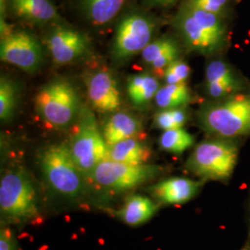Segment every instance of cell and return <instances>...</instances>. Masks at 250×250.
<instances>
[{
    "instance_id": "f546056e",
    "label": "cell",
    "mask_w": 250,
    "mask_h": 250,
    "mask_svg": "<svg viewBox=\"0 0 250 250\" xmlns=\"http://www.w3.org/2000/svg\"><path fill=\"white\" fill-rule=\"evenodd\" d=\"M154 1L160 5H162V3H163V0H154Z\"/></svg>"
},
{
    "instance_id": "4316f807",
    "label": "cell",
    "mask_w": 250,
    "mask_h": 250,
    "mask_svg": "<svg viewBox=\"0 0 250 250\" xmlns=\"http://www.w3.org/2000/svg\"><path fill=\"white\" fill-rule=\"evenodd\" d=\"M191 74V69L188 63L177 60L171 63L165 70L163 78L166 84L185 83Z\"/></svg>"
},
{
    "instance_id": "30bf717a",
    "label": "cell",
    "mask_w": 250,
    "mask_h": 250,
    "mask_svg": "<svg viewBox=\"0 0 250 250\" xmlns=\"http://www.w3.org/2000/svg\"><path fill=\"white\" fill-rule=\"evenodd\" d=\"M0 58L24 72H35L43 62L44 55L35 36L20 31L1 37Z\"/></svg>"
},
{
    "instance_id": "8fae6325",
    "label": "cell",
    "mask_w": 250,
    "mask_h": 250,
    "mask_svg": "<svg viewBox=\"0 0 250 250\" xmlns=\"http://www.w3.org/2000/svg\"><path fill=\"white\" fill-rule=\"evenodd\" d=\"M205 89L212 100L222 99L244 91V82L231 64L221 59L212 60L206 68Z\"/></svg>"
},
{
    "instance_id": "3957f363",
    "label": "cell",
    "mask_w": 250,
    "mask_h": 250,
    "mask_svg": "<svg viewBox=\"0 0 250 250\" xmlns=\"http://www.w3.org/2000/svg\"><path fill=\"white\" fill-rule=\"evenodd\" d=\"M0 210L14 223H27L39 217L36 186L23 168L7 171L0 182Z\"/></svg>"
},
{
    "instance_id": "ffe728a7",
    "label": "cell",
    "mask_w": 250,
    "mask_h": 250,
    "mask_svg": "<svg viewBox=\"0 0 250 250\" xmlns=\"http://www.w3.org/2000/svg\"><path fill=\"white\" fill-rule=\"evenodd\" d=\"M125 2V0H83V9L94 24L103 25L116 16Z\"/></svg>"
},
{
    "instance_id": "9a60e30c",
    "label": "cell",
    "mask_w": 250,
    "mask_h": 250,
    "mask_svg": "<svg viewBox=\"0 0 250 250\" xmlns=\"http://www.w3.org/2000/svg\"><path fill=\"white\" fill-rule=\"evenodd\" d=\"M143 126L138 118L126 112H114L103 128V136L108 146L129 138H134L142 132Z\"/></svg>"
},
{
    "instance_id": "e0dca14e",
    "label": "cell",
    "mask_w": 250,
    "mask_h": 250,
    "mask_svg": "<svg viewBox=\"0 0 250 250\" xmlns=\"http://www.w3.org/2000/svg\"><path fill=\"white\" fill-rule=\"evenodd\" d=\"M150 156V148L136 137L112 145L107 151V160L133 165L146 164Z\"/></svg>"
},
{
    "instance_id": "d4e9b609",
    "label": "cell",
    "mask_w": 250,
    "mask_h": 250,
    "mask_svg": "<svg viewBox=\"0 0 250 250\" xmlns=\"http://www.w3.org/2000/svg\"><path fill=\"white\" fill-rule=\"evenodd\" d=\"M188 122V114L182 108L161 109L153 120L154 127L163 131L183 128Z\"/></svg>"
},
{
    "instance_id": "603a6c76",
    "label": "cell",
    "mask_w": 250,
    "mask_h": 250,
    "mask_svg": "<svg viewBox=\"0 0 250 250\" xmlns=\"http://www.w3.org/2000/svg\"><path fill=\"white\" fill-rule=\"evenodd\" d=\"M142 59L144 62L151 65L161 58L169 55H179L178 44L171 38L163 37L152 41L142 51Z\"/></svg>"
},
{
    "instance_id": "7c38bea8",
    "label": "cell",
    "mask_w": 250,
    "mask_h": 250,
    "mask_svg": "<svg viewBox=\"0 0 250 250\" xmlns=\"http://www.w3.org/2000/svg\"><path fill=\"white\" fill-rule=\"evenodd\" d=\"M46 45L57 64H68L85 52L87 43L78 31L71 28H56L47 36Z\"/></svg>"
},
{
    "instance_id": "ba28073f",
    "label": "cell",
    "mask_w": 250,
    "mask_h": 250,
    "mask_svg": "<svg viewBox=\"0 0 250 250\" xmlns=\"http://www.w3.org/2000/svg\"><path fill=\"white\" fill-rule=\"evenodd\" d=\"M161 172V167L156 165H133L107 159L99 163L89 179L100 188L124 192L143 185Z\"/></svg>"
},
{
    "instance_id": "83f0119b",
    "label": "cell",
    "mask_w": 250,
    "mask_h": 250,
    "mask_svg": "<svg viewBox=\"0 0 250 250\" xmlns=\"http://www.w3.org/2000/svg\"><path fill=\"white\" fill-rule=\"evenodd\" d=\"M0 250H17V244L11 230L4 227L0 232Z\"/></svg>"
},
{
    "instance_id": "9c48e42d",
    "label": "cell",
    "mask_w": 250,
    "mask_h": 250,
    "mask_svg": "<svg viewBox=\"0 0 250 250\" xmlns=\"http://www.w3.org/2000/svg\"><path fill=\"white\" fill-rule=\"evenodd\" d=\"M155 23L151 19L134 14L124 19L117 29L113 54L118 60H126L142 53L151 43Z\"/></svg>"
},
{
    "instance_id": "d6986e66",
    "label": "cell",
    "mask_w": 250,
    "mask_h": 250,
    "mask_svg": "<svg viewBox=\"0 0 250 250\" xmlns=\"http://www.w3.org/2000/svg\"><path fill=\"white\" fill-rule=\"evenodd\" d=\"M161 88L158 79L150 74L131 76L127 83V93L131 101L137 107L148 104Z\"/></svg>"
},
{
    "instance_id": "7a4b0ae2",
    "label": "cell",
    "mask_w": 250,
    "mask_h": 250,
    "mask_svg": "<svg viewBox=\"0 0 250 250\" xmlns=\"http://www.w3.org/2000/svg\"><path fill=\"white\" fill-rule=\"evenodd\" d=\"M197 119L205 132L222 138L250 134V91L205 103L199 108Z\"/></svg>"
},
{
    "instance_id": "2e32d148",
    "label": "cell",
    "mask_w": 250,
    "mask_h": 250,
    "mask_svg": "<svg viewBox=\"0 0 250 250\" xmlns=\"http://www.w3.org/2000/svg\"><path fill=\"white\" fill-rule=\"evenodd\" d=\"M159 209V205L149 197L133 195L127 197L117 216L130 226H138L148 222Z\"/></svg>"
},
{
    "instance_id": "44dd1931",
    "label": "cell",
    "mask_w": 250,
    "mask_h": 250,
    "mask_svg": "<svg viewBox=\"0 0 250 250\" xmlns=\"http://www.w3.org/2000/svg\"><path fill=\"white\" fill-rule=\"evenodd\" d=\"M192 99L190 89L185 83L177 84H165L161 87L156 97V105L161 109H171L180 107L188 104Z\"/></svg>"
},
{
    "instance_id": "4fadbf2b",
    "label": "cell",
    "mask_w": 250,
    "mask_h": 250,
    "mask_svg": "<svg viewBox=\"0 0 250 250\" xmlns=\"http://www.w3.org/2000/svg\"><path fill=\"white\" fill-rule=\"evenodd\" d=\"M87 94L91 105L100 112H115L121 106V94L116 80L107 71H99L90 76Z\"/></svg>"
},
{
    "instance_id": "5b68a950",
    "label": "cell",
    "mask_w": 250,
    "mask_h": 250,
    "mask_svg": "<svg viewBox=\"0 0 250 250\" xmlns=\"http://www.w3.org/2000/svg\"><path fill=\"white\" fill-rule=\"evenodd\" d=\"M46 183L56 193L68 198L80 197L84 189V175L72 159L68 143L50 145L39 157Z\"/></svg>"
},
{
    "instance_id": "484cf974",
    "label": "cell",
    "mask_w": 250,
    "mask_h": 250,
    "mask_svg": "<svg viewBox=\"0 0 250 250\" xmlns=\"http://www.w3.org/2000/svg\"><path fill=\"white\" fill-rule=\"evenodd\" d=\"M234 0H187L184 4L208 13L227 18Z\"/></svg>"
},
{
    "instance_id": "8992f818",
    "label": "cell",
    "mask_w": 250,
    "mask_h": 250,
    "mask_svg": "<svg viewBox=\"0 0 250 250\" xmlns=\"http://www.w3.org/2000/svg\"><path fill=\"white\" fill-rule=\"evenodd\" d=\"M35 106L45 125L54 129L71 125L81 109L76 90L65 80H54L44 85L36 94Z\"/></svg>"
},
{
    "instance_id": "6da1fadb",
    "label": "cell",
    "mask_w": 250,
    "mask_h": 250,
    "mask_svg": "<svg viewBox=\"0 0 250 250\" xmlns=\"http://www.w3.org/2000/svg\"><path fill=\"white\" fill-rule=\"evenodd\" d=\"M174 25L188 49L204 56L219 55L231 43L227 18L186 4L174 19Z\"/></svg>"
},
{
    "instance_id": "277c9868",
    "label": "cell",
    "mask_w": 250,
    "mask_h": 250,
    "mask_svg": "<svg viewBox=\"0 0 250 250\" xmlns=\"http://www.w3.org/2000/svg\"><path fill=\"white\" fill-rule=\"evenodd\" d=\"M68 146L73 161L85 178L89 179L99 163L107 160L108 146L89 107H81Z\"/></svg>"
},
{
    "instance_id": "ac0fdd59",
    "label": "cell",
    "mask_w": 250,
    "mask_h": 250,
    "mask_svg": "<svg viewBox=\"0 0 250 250\" xmlns=\"http://www.w3.org/2000/svg\"><path fill=\"white\" fill-rule=\"evenodd\" d=\"M10 7L20 17L44 23L58 18V12L49 0H10Z\"/></svg>"
},
{
    "instance_id": "52a82bcc",
    "label": "cell",
    "mask_w": 250,
    "mask_h": 250,
    "mask_svg": "<svg viewBox=\"0 0 250 250\" xmlns=\"http://www.w3.org/2000/svg\"><path fill=\"white\" fill-rule=\"evenodd\" d=\"M238 158V148L224 139H210L198 144L186 166L202 180L227 181L231 177Z\"/></svg>"
},
{
    "instance_id": "7402d4cb",
    "label": "cell",
    "mask_w": 250,
    "mask_h": 250,
    "mask_svg": "<svg viewBox=\"0 0 250 250\" xmlns=\"http://www.w3.org/2000/svg\"><path fill=\"white\" fill-rule=\"evenodd\" d=\"M159 143L164 151L180 155L194 146L195 138L184 128H178L163 131Z\"/></svg>"
},
{
    "instance_id": "5bb4252c",
    "label": "cell",
    "mask_w": 250,
    "mask_h": 250,
    "mask_svg": "<svg viewBox=\"0 0 250 250\" xmlns=\"http://www.w3.org/2000/svg\"><path fill=\"white\" fill-rule=\"evenodd\" d=\"M203 182L185 177L163 180L150 188V194L166 205H182L197 196Z\"/></svg>"
},
{
    "instance_id": "f1b7e54d",
    "label": "cell",
    "mask_w": 250,
    "mask_h": 250,
    "mask_svg": "<svg viewBox=\"0 0 250 250\" xmlns=\"http://www.w3.org/2000/svg\"><path fill=\"white\" fill-rule=\"evenodd\" d=\"M178 0H163L162 6H170L172 4H174L175 2H177Z\"/></svg>"
},
{
    "instance_id": "cb8c5ba5",
    "label": "cell",
    "mask_w": 250,
    "mask_h": 250,
    "mask_svg": "<svg viewBox=\"0 0 250 250\" xmlns=\"http://www.w3.org/2000/svg\"><path fill=\"white\" fill-rule=\"evenodd\" d=\"M17 103V89L7 77L0 80V119L6 122L13 116Z\"/></svg>"
}]
</instances>
